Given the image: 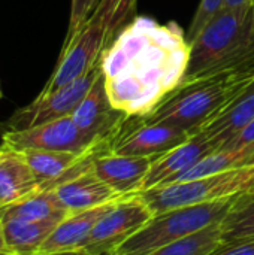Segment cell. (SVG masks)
Here are the masks:
<instances>
[{"mask_svg":"<svg viewBox=\"0 0 254 255\" xmlns=\"http://www.w3.org/2000/svg\"><path fill=\"white\" fill-rule=\"evenodd\" d=\"M189 55L187 36L175 22L133 18L100 55L109 102L129 118L148 115L181 84Z\"/></svg>","mask_w":254,"mask_h":255,"instance_id":"1","label":"cell"},{"mask_svg":"<svg viewBox=\"0 0 254 255\" xmlns=\"http://www.w3.org/2000/svg\"><path fill=\"white\" fill-rule=\"evenodd\" d=\"M253 79L254 67H246L181 81L148 115L138 120L174 126L193 136L201 127L222 114Z\"/></svg>","mask_w":254,"mask_h":255,"instance_id":"2","label":"cell"},{"mask_svg":"<svg viewBox=\"0 0 254 255\" xmlns=\"http://www.w3.org/2000/svg\"><path fill=\"white\" fill-rule=\"evenodd\" d=\"M189 45L183 81L254 67L253 3L223 7Z\"/></svg>","mask_w":254,"mask_h":255,"instance_id":"3","label":"cell"},{"mask_svg":"<svg viewBox=\"0 0 254 255\" xmlns=\"http://www.w3.org/2000/svg\"><path fill=\"white\" fill-rule=\"evenodd\" d=\"M237 199L238 196L154 215L139 232L121 244L114 251V255H147L216 223H222L231 212Z\"/></svg>","mask_w":254,"mask_h":255,"instance_id":"4","label":"cell"},{"mask_svg":"<svg viewBox=\"0 0 254 255\" xmlns=\"http://www.w3.org/2000/svg\"><path fill=\"white\" fill-rule=\"evenodd\" d=\"M254 190V166L232 169L193 181L159 185L138 194L154 215L186 206L237 197Z\"/></svg>","mask_w":254,"mask_h":255,"instance_id":"5","label":"cell"},{"mask_svg":"<svg viewBox=\"0 0 254 255\" xmlns=\"http://www.w3.org/2000/svg\"><path fill=\"white\" fill-rule=\"evenodd\" d=\"M102 67L99 64L79 79L46 94L37 96L30 105L16 109L7 120L0 123V134L6 131H21L33 128L60 118L72 117L82 99L100 76Z\"/></svg>","mask_w":254,"mask_h":255,"instance_id":"6","label":"cell"},{"mask_svg":"<svg viewBox=\"0 0 254 255\" xmlns=\"http://www.w3.org/2000/svg\"><path fill=\"white\" fill-rule=\"evenodd\" d=\"M153 217V211L138 193L123 196L99 220L81 251L90 255L114 253Z\"/></svg>","mask_w":254,"mask_h":255,"instance_id":"7","label":"cell"},{"mask_svg":"<svg viewBox=\"0 0 254 255\" xmlns=\"http://www.w3.org/2000/svg\"><path fill=\"white\" fill-rule=\"evenodd\" d=\"M108 43L106 27L97 19L90 18L85 27L61 48L58 63L39 96H46L87 75L99 64L100 55Z\"/></svg>","mask_w":254,"mask_h":255,"instance_id":"8","label":"cell"},{"mask_svg":"<svg viewBox=\"0 0 254 255\" xmlns=\"http://www.w3.org/2000/svg\"><path fill=\"white\" fill-rule=\"evenodd\" d=\"M1 136V145L24 151V149H46L85 154L106 143H99L84 134L73 123L72 117L60 118L33 128L21 131H6Z\"/></svg>","mask_w":254,"mask_h":255,"instance_id":"9","label":"cell"},{"mask_svg":"<svg viewBox=\"0 0 254 255\" xmlns=\"http://www.w3.org/2000/svg\"><path fill=\"white\" fill-rule=\"evenodd\" d=\"M72 120L84 134L99 143L109 145L129 117L115 109L109 102L103 75L100 73L88 94L72 114Z\"/></svg>","mask_w":254,"mask_h":255,"instance_id":"10","label":"cell"},{"mask_svg":"<svg viewBox=\"0 0 254 255\" xmlns=\"http://www.w3.org/2000/svg\"><path fill=\"white\" fill-rule=\"evenodd\" d=\"M138 120V118H136ZM190 133L174 126L136 121L135 127L120 130L109 143V151L120 155L157 157L190 139Z\"/></svg>","mask_w":254,"mask_h":255,"instance_id":"11","label":"cell"},{"mask_svg":"<svg viewBox=\"0 0 254 255\" xmlns=\"http://www.w3.org/2000/svg\"><path fill=\"white\" fill-rule=\"evenodd\" d=\"M214 151H217V146L210 139L199 133L190 136V139L184 143L154 158L148 173L144 178L141 191L175 182L183 173Z\"/></svg>","mask_w":254,"mask_h":255,"instance_id":"12","label":"cell"},{"mask_svg":"<svg viewBox=\"0 0 254 255\" xmlns=\"http://www.w3.org/2000/svg\"><path fill=\"white\" fill-rule=\"evenodd\" d=\"M156 157L120 155L111 151L99 152L91 163L93 172L120 196L141 191L145 175Z\"/></svg>","mask_w":254,"mask_h":255,"instance_id":"13","label":"cell"},{"mask_svg":"<svg viewBox=\"0 0 254 255\" xmlns=\"http://www.w3.org/2000/svg\"><path fill=\"white\" fill-rule=\"evenodd\" d=\"M52 191L69 215L93 209L123 197L106 185L91 167L57 185Z\"/></svg>","mask_w":254,"mask_h":255,"instance_id":"14","label":"cell"},{"mask_svg":"<svg viewBox=\"0 0 254 255\" xmlns=\"http://www.w3.org/2000/svg\"><path fill=\"white\" fill-rule=\"evenodd\" d=\"M118 200V199H117ZM111 202L93 209H87L82 212L70 214L63 221H60L48 239L39 250L37 255L58 254V253H70L81 251L85 241L88 239L91 230L99 223V220L114 206L117 202Z\"/></svg>","mask_w":254,"mask_h":255,"instance_id":"15","label":"cell"},{"mask_svg":"<svg viewBox=\"0 0 254 255\" xmlns=\"http://www.w3.org/2000/svg\"><path fill=\"white\" fill-rule=\"evenodd\" d=\"M39 190L24 154L0 145V209L24 200Z\"/></svg>","mask_w":254,"mask_h":255,"instance_id":"16","label":"cell"},{"mask_svg":"<svg viewBox=\"0 0 254 255\" xmlns=\"http://www.w3.org/2000/svg\"><path fill=\"white\" fill-rule=\"evenodd\" d=\"M254 120V79L253 82L214 120L201 127L196 133L216 143L217 149L235 137ZM195 133V134H196Z\"/></svg>","mask_w":254,"mask_h":255,"instance_id":"17","label":"cell"},{"mask_svg":"<svg viewBox=\"0 0 254 255\" xmlns=\"http://www.w3.org/2000/svg\"><path fill=\"white\" fill-rule=\"evenodd\" d=\"M58 223L60 220L28 223L1 218L6 255H37L40 247Z\"/></svg>","mask_w":254,"mask_h":255,"instance_id":"18","label":"cell"},{"mask_svg":"<svg viewBox=\"0 0 254 255\" xmlns=\"http://www.w3.org/2000/svg\"><path fill=\"white\" fill-rule=\"evenodd\" d=\"M1 218L39 223L46 220H64L69 212L60 205L52 190H37L24 200L0 209Z\"/></svg>","mask_w":254,"mask_h":255,"instance_id":"19","label":"cell"},{"mask_svg":"<svg viewBox=\"0 0 254 255\" xmlns=\"http://www.w3.org/2000/svg\"><path fill=\"white\" fill-rule=\"evenodd\" d=\"M246 239H254V190L238 196L222 223V245Z\"/></svg>","mask_w":254,"mask_h":255,"instance_id":"20","label":"cell"},{"mask_svg":"<svg viewBox=\"0 0 254 255\" xmlns=\"http://www.w3.org/2000/svg\"><path fill=\"white\" fill-rule=\"evenodd\" d=\"M222 223H216L192 236L162 247L147 255H211L222 245Z\"/></svg>","mask_w":254,"mask_h":255,"instance_id":"21","label":"cell"},{"mask_svg":"<svg viewBox=\"0 0 254 255\" xmlns=\"http://www.w3.org/2000/svg\"><path fill=\"white\" fill-rule=\"evenodd\" d=\"M136 0H102L91 18L102 22L108 30L109 40L133 18Z\"/></svg>","mask_w":254,"mask_h":255,"instance_id":"22","label":"cell"},{"mask_svg":"<svg viewBox=\"0 0 254 255\" xmlns=\"http://www.w3.org/2000/svg\"><path fill=\"white\" fill-rule=\"evenodd\" d=\"M100 1L102 0H72L69 27H67V33H66L63 46H66L85 27V24L93 16V13L96 12Z\"/></svg>","mask_w":254,"mask_h":255,"instance_id":"23","label":"cell"},{"mask_svg":"<svg viewBox=\"0 0 254 255\" xmlns=\"http://www.w3.org/2000/svg\"><path fill=\"white\" fill-rule=\"evenodd\" d=\"M226 0H201L198 10L192 19V24L187 31V42L190 43L199 33L201 30L225 7Z\"/></svg>","mask_w":254,"mask_h":255,"instance_id":"24","label":"cell"},{"mask_svg":"<svg viewBox=\"0 0 254 255\" xmlns=\"http://www.w3.org/2000/svg\"><path fill=\"white\" fill-rule=\"evenodd\" d=\"M211 255H254V239H246L222 245Z\"/></svg>","mask_w":254,"mask_h":255,"instance_id":"25","label":"cell"},{"mask_svg":"<svg viewBox=\"0 0 254 255\" xmlns=\"http://www.w3.org/2000/svg\"><path fill=\"white\" fill-rule=\"evenodd\" d=\"M252 143H254V120L247 127H244L235 137H232L226 145H223L220 149H237V148H243Z\"/></svg>","mask_w":254,"mask_h":255,"instance_id":"26","label":"cell"},{"mask_svg":"<svg viewBox=\"0 0 254 255\" xmlns=\"http://www.w3.org/2000/svg\"><path fill=\"white\" fill-rule=\"evenodd\" d=\"M253 0H226L225 7H235V6H244V4H252Z\"/></svg>","mask_w":254,"mask_h":255,"instance_id":"27","label":"cell"},{"mask_svg":"<svg viewBox=\"0 0 254 255\" xmlns=\"http://www.w3.org/2000/svg\"><path fill=\"white\" fill-rule=\"evenodd\" d=\"M0 254H6L4 239H3V229H1V215H0Z\"/></svg>","mask_w":254,"mask_h":255,"instance_id":"28","label":"cell"},{"mask_svg":"<svg viewBox=\"0 0 254 255\" xmlns=\"http://www.w3.org/2000/svg\"><path fill=\"white\" fill-rule=\"evenodd\" d=\"M49 255H90L85 254L84 251H70V253H58V254H49ZM100 255H114V253H106V254Z\"/></svg>","mask_w":254,"mask_h":255,"instance_id":"29","label":"cell"},{"mask_svg":"<svg viewBox=\"0 0 254 255\" xmlns=\"http://www.w3.org/2000/svg\"><path fill=\"white\" fill-rule=\"evenodd\" d=\"M3 97V93H1V88H0V99Z\"/></svg>","mask_w":254,"mask_h":255,"instance_id":"30","label":"cell"},{"mask_svg":"<svg viewBox=\"0 0 254 255\" xmlns=\"http://www.w3.org/2000/svg\"><path fill=\"white\" fill-rule=\"evenodd\" d=\"M253 19H254V0H253Z\"/></svg>","mask_w":254,"mask_h":255,"instance_id":"31","label":"cell"},{"mask_svg":"<svg viewBox=\"0 0 254 255\" xmlns=\"http://www.w3.org/2000/svg\"><path fill=\"white\" fill-rule=\"evenodd\" d=\"M0 255H6V254H0Z\"/></svg>","mask_w":254,"mask_h":255,"instance_id":"32","label":"cell"}]
</instances>
